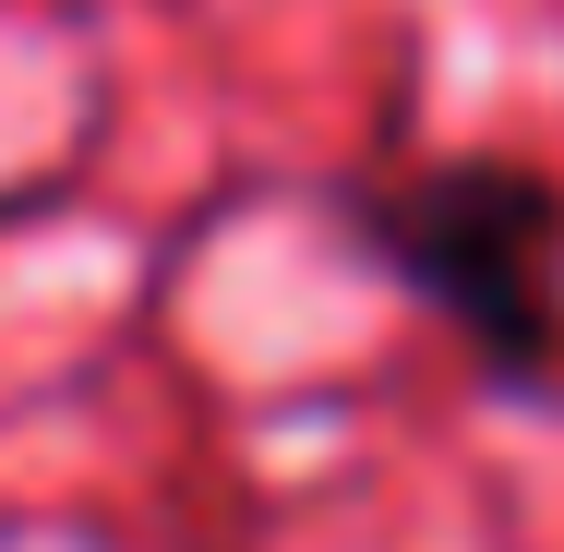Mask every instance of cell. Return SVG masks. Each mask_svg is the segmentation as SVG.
Masks as SVG:
<instances>
[{
	"label": "cell",
	"mask_w": 564,
	"mask_h": 552,
	"mask_svg": "<svg viewBox=\"0 0 564 552\" xmlns=\"http://www.w3.org/2000/svg\"><path fill=\"white\" fill-rule=\"evenodd\" d=\"M348 240L468 336L492 385L564 372V181L529 156H409L337 193Z\"/></svg>",
	"instance_id": "1"
}]
</instances>
